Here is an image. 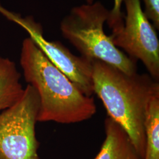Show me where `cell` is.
I'll use <instances>...</instances> for the list:
<instances>
[{
  "mask_svg": "<svg viewBox=\"0 0 159 159\" xmlns=\"http://www.w3.org/2000/svg\"><path fill=\"white\" fill-rule=\"evenodd\" d=\"M20 64L25 81L39 97L38 121L73 124L96 113L94 98L80 91L30 37L23 41Z\"/></svg>",
  "mask_w": 159,
  "mask_h": 159,
  "instance_id": "1",
  "label": "cell"
},
{
  "mask_svg": "<svg viewBox=\"0 0 159 159\" xmlns=\"http://www.w3.org/2000/svg\"><path fill=\"white\" fill-rule=\"evenodd\" d=\"M94 93L102 101L109 117L125 130L137 153L144 159V122L148 103L159 84L148 74H126L99 60H93Z\"/></svg>",
  "mask_w": 159,
  "mask_h": 159,
  "instance_id": "2",
  "label": "cell"
},
{
  "mask_svg": "<svg viewBox=\"0 0 159 159\" xmlns=\"http://www.w3.org/2000/svg\"><path fill=\"white\" fill-rule=\"evenodd\" d=\"M109 12L99 1L74 7L61 23V34L81 56L102 61L126 74H134L136 60L114 46L104 31Z\"/></svg>",
  "mask_w": 159,
  "mask_h": 159,
  "instance_id": "3",
  "label": "cell"
},
{
  "mask_svg": "<svg viewBox=\"0 0 159 159\" xmlns=\"http://www.w3.org/2000/svg\"><path fill=\"white\" fill-rule=\"evenodd\" d=\"M39 97L31 85L20 99L0 112V159H40L35 125Z\"/></svg>",
  "mask_w": 159,
  "mask_h": 159,
  "instance_id": "4",
  "label": "cell"
},
{
  "mask_svg": "<svg viewBox=\"0 0 159 159\" xmlns=\"http://www.w3.org/2000/svg\"><path fill=\"white\" fill-rule=\"evenodd\" d=\"M126 15L123 24L112 30L114 46L129 57L140 60L150 75L159 81V40L153 26L143 11L140 0H124Z\"/></svg>",
  "mask_w": 159,
  "mask_h": 159,
  "instance_id": "5",
  "label": "cell"
},
{
  "mask_svg": "<svg viewBox=\"0 0 159 159\" xmlns=\"http://www.w3.org/2000/svg\"><path fill=\"white\" fill-rule=\"evenodd\" d=\"M0 13L9 20L20 25L30 35L49 60L84 94L91 97L94 94L93 60L83 56H76L60 41H50L43 35L40 23L31 16L22 17L10 11L0 5Z\"/></svg>",
  "mask_w": 159,
  "mask_h": 159,
  "instance_id": "6",
  "label": "cell"
},
{
  "mask_svg": "<svg viewBox=\"0 0 159 159\" xmlns=\"http://www.w3.org/2000/svg\"><path fill=\"white\" fill-rule=\"evenodd\" d=\"M104 127L106 139L94 159H142L121 125L108 117Z\"/></svg>",
  "mask_w": 159,
  "mask_h": 159,
  "instance_id": "7",
  "label": "cell"
},
{
  "mask_svg": "<svg viewBox=\"0 0 159 159\" xmlns=\"http://www.w3.org/2000/svg\"><path fill=\"white\" fill-rule=\"evenodd\" d=\"M21 77L16 63L0 57V112L11 106L23 95L24 89Z\"/></svg>",
  "mask_w": 159,
  "mask_h": 159,
  "instance_id": "8",
  "label": "cell"
},
{
  "mask_svg": "<svg viewBox=\"0 0 159 159\" xmlns=\"http://www.w3.org/2000/svg\"><path fill=\"white\" fill-rule=\"evenodd\" d=\"M146 152L144 159H159V91L151 97L144 122Z\"/></svg>",
  "mask_w": 159,
  "mask_h": 159,
  "instance_id": "9",
  "label": "cell"
},
{
  "mask_svg": "<svg viewBox=\"0 0 159 159\" xmlns=\"http://www.w3.org/2000/svg\"><path fill=\"white\" fill-rule=\"evenodd\" d=\"M88 4H91L94 0H86ZM113 8L110 11L107 23L112 30L119 29L123 24L124 15L121 11V7L124 0H114Z\"/></svg>",
  "mask_w": 159,
  "mask_h": 159,
  "instance_id": "10",
  "label": "cell"
},
{
  "mask_svg": "<svg viewBox=\"0 0 159 159\" xmlns=\"http://www.w3.org/2000/svg\"><path fill=\"white\" fill-rule=\"evenodd\" d=\"M145 5L144 12L148 20L153 23L155 28L159 29V0H143Z\"/></svg>",
  "mask_w": 159,
  "mask_h": 159,
  "instance_id": "11",
  "label": "cell"
}]
</instances>
